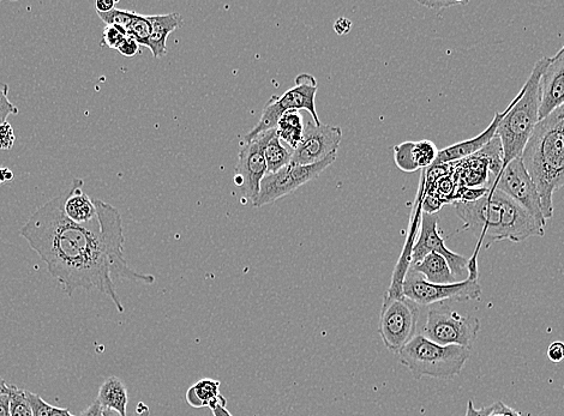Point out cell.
Returning a JSON list of instances; mask_svg holds the SVG:
<instances>
[{
    "label": "cell",
    "mask_w": 564,
    "mask_h": 416,
    "mask_svg": "<svg viewBox=\"0 0 564 416\" xmlns=\"http://www.w3.org/2000/svg\"><path fill=\"white\" fill-rule=\"evenodd\" d=\"M549 59L540 58L534 65L524 87L510 102L506 116L498 124L496 136L501 140L504 166L514 159L521 158L534 128L539 123L540 78Z\"/></svg>",
    "instance_id": "277c9868"
},
{
    "label": "cell",
    "mask_w": 564,
    "mask_h": 416,
    "mask_svg": "<svg viewBox=\"0 0 564 416\" xmlns=\"http://www.w3.org/2000/svg\"><path fill=\"white\" fill-rule=\"evenodd\" d=\"M30 406L33 409V416H51L53 406L47 403L41 396L27 391Z\"/></svg>",
    "instance_id": "4dcf8cb0"
},
{
    "label": "cell",
    "mask_w": 564,
    "mask_h": 416,
    "mask_svg": "<svg viewBox=\"0 0 564 416\" xmlns=\"http://www.w3.org/2000/svg\"><path fill=\"white\" fill-rule=\"evenodd\" d=\"M220 381L212 378H203L201 381L191 385L186 391L185 400L192 408L226 407V399L220 394Z\"/></svg>",
    "instance_id": "d6986e66"
},
{
    "label": "cell",
    "mask_w": 564,
    "mask_h": 416,
    "mask_svg": "<svg viewBox=\"0 0 564 416\" xmlns=\"http://www.w3.org/2000/svg\"><path fill=\"white\" fill-rule=\"evenodd\" d=\"M16 136L14 129L8 122L0 125V150H11L14 148Z\"/></svg>",
    "instance_id": "1f68e13d"
},
{
    "label": "cell",
    "mask_w": 564,
    "mask_h": 416,
    "mask_svg": "<svg viewBox=\"0 0 564 416\" xmlns=\"http://www.w3.org/2000/svg\"><path fill=\"white\" fill-rule=\"evenodd\" d=\"M414 143L416 142L396 144L393 149L395 165L398 166L402 172L414 173L419 171L416 159H414Z\"/></svg>",
    "instance_id": "cb8c5ba5"
},
{
    "label": "cell",
    "mask_w": 564,
    "mask_h": 416,
    "mask_svg": "<svg viewBox=\"0 0 564 416\" xmlns=\"http://www.w3.org/2000/svg\"><path fill=\"white\" fill-rule=\"evenodd\" d=\"M414 159H416V164L420 168H430L435 165L437 160L438 152L436 144L429 140H423L414 143Z\"/></svg>",
    "instance_id": "d4e9b609"
},
{
    "label": "cell",
    "mask_w": 564,
    "mask_h": 416,
    "mask_svg": "<svg viewBox=\"0 0 564 416\" xmlns=\"http://www.w3.org/2000/svg\"><path fill=\"white\" fill-rule=\"evenodd\" d=\"M258 136L262 137L263 154L268 174H274L291 165L293 150L291 152L282 144L276 129L263 132Z\"/></svg>",
    "instance_id": "ffe728a7"
},
{
    "label": "cell",
    "mask_w": 564,
    "mask_h": 416,
    "mask_svg": "<svg viewBox=\"0 0 564 416\" xmlns=\"http://www.w3.org/2000/svg\"><path fill=\"white\" fill-rule=\"evenodd\" d=\"M522 162L538 190L546 220L554 215V194L564 186V119L546 117L534 128Z\"/></svg>",
    "instance_id": "3957f363"
},
{
    "label": "cell",
    "mask_w": 564,
    "mask_h": 416,
    "mask_svg": "<svg viewBox=\"0 0 564 416\" xmlns=\"http://www.w3.org/2000/svg\"><path fill=\"white\" fill-rule=\"evenodd\" d=\"M212 412L214 416H233L226 407L222 406L216 407Z\"/></svg>",
    "instance_id": "ee69618b"
},
{
    "label": "cell",
    "mask_w": 564,
    "mask_h": 416,
    "mask_svg": "<svg viewBox=\"0 0 564 416\" xmlns=\"http://www.w3.org/2000/svg\"><path fill=\"white\" fill-rule=\"evenodd\" d=\"M152 24L148 48L153 57L160 59L167 54V39L174 30L183 26V17L179 12H171L167 15L148 16Z\"/></svg>",
    "instance_id": "ac0fdd59"
},
{
    "label": "cell",
    "mask_w": 564,
    "mask_h": 416,
    "mask_svg": "<svg viewBox=\"0 0 564 416\" xmlns=\"http://www.w3.org/2000/svg\"><path fill=\"white\" fill-rule=\"evenodd\" d=\"M70 185L71 192L64 204L65 215L77 225H87L98 217L95 200L82 191V179H74Z\"/></svg>",
    "instance_id": "e0dca14e"
},
{
    "label": "cell",
    "mask_w": 564,
    "mask_h": 416,
    "mask_svg": "<svg viewBox=\"0 0 564 416\" xmlns=\"http://www.w3.org/2000/svg\"><path fill=\"white\" fill-rule=\"evenodd\" d=\"M104 416H122L116 411H112V409H104ZM129 416H141L140 414H132Z\"/></svg>",
    "instance_id": "7dc6e473"
},
{
    "label": "cell",
    "mask_w": 564,
    "mask_h": 416,
    "mask_svg": "<svg viewBox=\"0 0 564 416\" xmlns=\"http://www.w3.org/2000/svg\"><path fill=\"white\" fill-rule=\"evenodd\" d=\"M106 26H116L128 30L134 21L136 12L123 9H114L107 14H98Z\"/></svg>",
    "instance_id": "83f0119b"
},
{
    "label": "cell",
    "mask_w": 564,
    "mask_h": 416,
    "mask_svg": "<svg viewBox=\"0 0 564 416\" xmlns=\"http://www.w3.org/2000/svg\"><path fill=\"white\" fill-rule=\"evenodd\" d=\"M506 113L507 110L502 113H495V117L492 119L488 129L483 131L482 134L471 138V140L456 143L454 146L440 150L434 166L453 164L455 161H461L479 153L480 150L488 146L492 138L496 136L498 124H500L501 119L506 116Z\"/></svg>",
    "instance_id": "2e32d148"
},
{
    "label": "cell",
    "mask_w": 564,
    "mask_h": 416,
    "mask_svg": "<svg viewBox=\"0 0 564 416\" xmlns=\"http://www.w3.org/2000/svg\"><path fill=\"white\" fill-rule=\"evenodd\" d=\"M455 213L464 221V229L478 237L479 249L497 241L521 243L531 237H544L545 227L518 203L496 189L477 201L454 203Z\"/></svg>",
    "instance_id": "7a4b0ae2"
},
{
    "label": "cell",
    "mask_w": 564,
    "mask_h": 416,
    "mask_svg": "<svg viewBox=\"0 0 564 416\" xmlns=\"http://www.w3.org/2000/svg\"><path fill=\"white\" fill-rule=\"evenodd\" d=\"M550 116L558 120L564 119V104L560 108H557L556 111L552 112Z\"/></svg>",
    "instance_id": "bcb514c9"
},
{
    "label": "cell",
    "mask_w": 564,
    "mask_h": 416,
    "mask_svg": "<svg viewBox=\"0 0 564 416\" xmlns=\"http://www.w3.org/2000/svg\"><path fill=\"white\" fill-rule=\"evenodd\" d=\"M486 189L501 191L510 200L524 208L540 225L546 226V219L538 190L530 174L526 171L521 158L514 159L508 165L503 166L500 174H498L494 182L486 186Z\"/></svg>",
    "instance_id": "8fae6325"
},
{
    "label": "cell",
    "mask_w": 564,
    "mask_h": 416,
    "mask_svg": "<svg viewBox=\"0 0 564 416\" xmlns=\"http://www.w3.org/2000/svg\"><path fill=\"white\" fill-rule=\"evenodd\" d=\"M548 358L552 363H561L564 360V343L560 341L551 343L548 349Z\"/></svg>",
    "instance_id": "e575fe53"
},
{
    "label": "cell",
    "mask_w": 564,
    "mask_h": 416,
    "mask_svg": "<svg viewBox=\"0 0 564 416\" xmlns=\"http://www.w3.org/2000/svg\"><path fill=\"white\" fill-rule=\"evenodd\" d=\"M342 141L340 126L316 125L309 122L304 128V136L297 149L293 150L292 165L309 166L338 153Z\"/></svg>",
    "instance_id": "4fadbf2b"
},
{
    "label": "cell",
    "mask_w": 564,
    "mask_h": 416,
    "mask_svg": "<svg viewBox=\"0 0 564 416\" xmlns=\"http://www.w3.org/2000/svg\"><path fill=\"white\" fill-rule=\"evenodd\" d=\"M0 416H11L9 395L0 396Z\"/></svg>",
    "instance_id": "b9f144b4"
},
{
    "label": "cell",
    "mask_w": 564,
    "mask_h": 416,
    "mask_svg": "<svg viewBox=\"0 0 564 416\" xmlns=\"http://www.w3.org/2000/svg\"><path fill=\"white\" fill-rule=\"evenodd\" d=\"M71 185L30 216L20 235L47 265L48 274L72 297L77 291H96L110 297L120 313L125 311L114 279L154 283L153 275L132 270L124 257L125 237L119 211L95 200L98 217L77 225L65 215Z\"/></svg>",
    "instance_id": "6da1fadb"
},
{
    "label": "cell",
    "mask_w": 564,
    "mask_h": 416,
    "mask_svg": "<svg viewBox=\"0 0 564 416\" xmlns=\"http://www.w3.org/2000/svg\"><path fill=\"white\" fill-rule=\"evenodd\" d=\"M438 221H440L438 214H428L423 213V211L422 214H420V223H422V225H420L419 237L412 247V264L419 263L424 257L428 256L429 253L434 252L446 258L456 281H464L468 276V263H470V258L458 255V253L447 249L440 232H438Z\"/></svg>",
    "instance_id": "7c38bea8"
},
{
    "label": "cell",
    "mask_w": 564,
    "mask_h": 416,
    "mask_svg": "<svg viewBox=\"0 0 564 416\" xmlns=\"http://www.w3.org/2000/svg\"><path fill=\"white\" fill-rule=\"evenodd\" d=\"M443 202L438 200V198L434 195L426 196L423 200V203L420 204V209H422L423 213L428 214H437V211L440 210Z\"/></svg>",
    "instance_id": "836d02e7"
},
{
    "label": "cell",
    "mask_w": 564,
    "mask_h": 416,
    "mask_svg": "<svg viewBox=\"0 0 564 416\" xmlns=\"http://www.w3.org/2000/svg\"><path fill=\"white\" fill-rule=\"evenodd\" d=\"M80 416H104V408L99 401H94Z\"/></svg>",
    "instance_id": "f35d334b"
},
{
    "label": "cell",
    "mask_w": 564,
    "mask_h": 416,
    "mask_svg": "<svg viewBox=\"0 0 564 416\" xmlns=\"http://www.w3.org/2000/svg\"><path fill=\"white\" fill-rule=\"evenodd\" d=\"M104 409H112L122 416L128 415V389L118 377H108L99 389L98 399Z\"/></svg>",
    "instance_id": "7402d4cb"
},
{
    "label": "cell",
    "mask_w": 564,
    "mask_h": 416,
    "mask_svg": "<svg viewBox=\"0 0 564 416\" xmlns=\"http://www.w3.org/2000/svg\"><path fill=\"white\" fill-rule=\"evenodd\" d=\"M128 34L138 42V45L148 47L150 34H152V24H150L149 17L136 12L134 21L128 29Z\"/></svg>",
    "instance_id": "4316f807"
},
{
    "label": "cell",
    "mask_w": 564,
    "mask_h": 416,
    "mask_svg": "<svg viewBox=\"0 0 564 416\" xmlns=\"http://www.w3.org/2000/svg\"><path fill=\"white\" fill-rule=\"evenodd\" d=\"M117 51L120 54H123L126 58H132L140 52V45H138V42L134 38H131V36L128 35V38L124 40L123 44L120 45Z\"/></svg>",
    "instance_id": "d6a6232c"
},
{
    "label": "cell",
    "mask_w": 564,
    "mask_h": 416,
    "mask_svg": "<svg viewBox=\"0 0 564 416\" xmlns=\"http://www.w3.org/2000/svg\"><path fill=\"white\" fill-rule=\"evenodd\" d=\"M352 22L348 18L341 17L334 23L335 33L338 35H346L351 32Z\"/></svg>",
    "instance_id": "8d00e7d4"
},
{
    "label": "cell",
    "mask_w": 564,
    "mask_h": 416,
    "mask_svg": "<svg viewBox=\"0 0 564 416\" xmlns=\"http://www.w3.org/2000/svg\"><path fill=\"white\" fill-rule=\"evenodd\" d=\"M419 3L431 10H442L444 8H450V6L465 4L464 2H442V0H438V2H419Z\"/></svg>",
    "instance_id": "74e56055"
},
{
    "label": "cell",
    "mask_w": 564,
    "mask_h": 416,
    "mask_svg": "<svg viewBox=\"0 0 564 416\" xmlns=\"http://www.w3.org/2000/svg\"><path fill=\"white\" fill-rule=\"evenodd\" d=\"M420 311L407 298L383 297L378 334L390 352L398 354L417 336Z\"/></svg>",
    "instance_id": "52a82bcc"
},
{
    "label": "cell",
    "mask_w": 564,
    "mask_h": 416,
    "mask_svg": "<svg viewBox=\"0 0 564 416\" xmlns=\"http://www.w3.org/2000/svg\"><path fill=\"white\" fill-rule=\"evenodd\" d=\"M8 395L11 416H33V409L28 400L27 390L10 385Z\"/></svg>",
    "instance_id": "484cf974"
},
{
    "label": "cell",
    "mask_w": 564,
    "mask_h": 416,
    "mask_svg": "<svg viewBox=\"0 0 564 416\" xmlns=\"http://www.w3.org/2000/svg\"><path fill=\"white\" fill-rule=\"evenodd\" d=\"M480 330V321L474 316H461L458 312L431 309L426 317L423 336L441 346L473 347Z\"/></svg>",
    "instance_id": "9c48e42d"
},
{
    "label": "cell",
    "mask_w": 564,
    "mask_h": 416,
    "mask_svg": "<svg viewBox=\"0 0 564 416\" xmlns=\"http://www.w3.org/2000/svg\"><path fill=\"white\" fill-rule=\"evenodd\" d=\"M317 89V81L314 76L309 74L298 75L296 86L288 89L285 94L274 95L268 100L263 108L260 122L248 134L244 135L242 143L251 142L263 132L278 128L280 118L288 111H308L314 119V123L321 125L315 106Z\"/></svg>",
    "instance_id": "8992f818"
},
{
    "label": "cell",
    "mask_w": 564,
    "mask_h": 416,
    "mask_svg": "<svg viewBox=\"0 0 564 416\" xmlns=\"http://www.w3.org/2000/svg\"><path fill=\"white\" fill-rule=\"evenodd\" d=\"M9 394V385L0 377V396Z\"/></svg>",
    "instance_id": "f6af8a7d"
},
{
    "label": "cell",
    "mask_w": 564,
    "mask_h": 416,
    "mask_svg": "<svg viewBox=\"0 0 564 416\" xmlns=\"http://www.w3.org/2000/svg\"><path fill=\"white\" fill-rule=\"evenodd\" d=\"M509 416H522L519 412L514 411V409H510Z\"/></svg>",
    "instance_id": "c3c4849f"
},
{
    "label": "cell",
    "mask_w": 564,
    "mask_h": 416,
    "mask_svg": "<svg viewBox=\"0 0 564 416\" xmlns=\"http://www.w3.org/2000/svg\"><path fill=\"white\" fill-rule=\"evenodd\" d=\"M411 267L417 273L422 274L426 281L435 283V285H450V283L458 282L446 258L434 252L429 253L419 263L412 264Z\"/></svg>",
    "instance_id": "44dd1931"
},
{
    "label": "cell",
    "mask_w": 564,
    "mask_h": 416,
    "mask_svg": "<svg viewBox=\"0 0 564 416\" xmlns=\"http://www.w3.org/2000/svg\"><path fill=\"white\" fill-rule=\"evenodd\" d=\"M281 142H285L292 148L297 149L304 136L303 117L298 111H288L282 116L276 128Z\"/></svg>",
    "instance_id": "603a6c76"
},
{
    "label": "cell",
    "mask_w": 564,
    "mask_h": 416,
    "mask_svg": "<svg viewBox=\"0 0 564 416\" xmlns=\"http://www.w3.org/2000/svg\"><path fill=\"white\" fill-rule=\"evenodd\" d=\"M20 110L9 99V86L0 83V125L6 123L10 116H17Z\"/></svg>",
    "instance_id": "f546056e"
},
{
    "label": "cell",
    "mask_w": 564,
    "mask_h": 416,
    "mask_svg": "<svg viewBox=\"0 0 564 416\" xmlns=\"http://www.w3.org/2000/svg\"><path fill=\"white\" fill-rule=\"evenodd\" d=\"M14 179V172L6 167H0V185H5L12 182Z\"/></svg>",
    "instance_id": "60d3db41"
},
{
    "label": "cell",
    "mask_w": 564,
    "mask_h": 416,
    "mask_svg": "<svg viewBox=\"0 0 564 416\" xmlns=\"http://www.w3.org/2000/svg\"><path fill=\"white\" fill-rule=\"evenodd\" d=\"M402 293L405 298L418 306H430L447 301L462 303V301L479 300L482 287L478 280L473 279L450 283V285H435L426 281L422 274L410 267L402 285Z\"/></svg>",
    "instance_id": "ba28073f"
},
{
    "label": "cell",
    "mask_w": 564,
    "mask_h": 416,
    "mask_svg": "<svg viewBox=\"0 0 564 416\" xmlns=\"http://www.w3.org/2000/svg\"><path fill=\"white\" fill-rule=\"evenodd\" d=\"M267 174L268 168L264 160L262 137L257 136L251 142L242 143L234 184L244 190L246 198H249L252 203L260 194L262 180Z\"/></svg>",
    "instance_id": "5bb4252c"
},
{
    "label": "cell",
    "mask_w": 564,
    "mask_h": 416,
    "mask_svg": "<svg viewBox=\"0 0 564 416\" xmlns=\"http://www.w3.org/2000/svg\"><path fill=\"white\" fill-rule=\"evenodd\" d=\"M465 416H489L488 408L484 407L482 409H476L473 406V402H468L467 411Z\"/></svg>",
    "instance_id": "ab89813d"
},
{
    "label": "cell",
    "mask_w": 564,
    "mask_h": 416,
    "mask_svg": "<svg viewBox=\"0 0 564 416\" xmlns=\"http://www.w3.org/2000/svg\"><path fill=\"white\" fill-rule=\"evenodd\" d=\"M564 104V45L556 53L555 57L549 59L540 78V120L549 117L550 114Z\"/></svg>",
    "instance_id": "9a60e30c"
},
{
    "label": "cell",
    "mask_w": 564,
    "mask_h": 416,
    "mask_svg": "<svg viewBox=\"0 0 564 416\" xmlns=\"http://www.w3.org/2000/svg\"><path fill=\"white\" fill-rule=\"evenodd\" d=\"M128 30L116 26H106L102 32V45L112 50H118L124 40L128 38Z\"/></svg>",
    "instance_id": "f1b7e54d"
},
{
    "label": "cell",
    "mask_w": 564,
    "mask_h": 416,
    "mask_svg": "<svg viewBox=\"0 0 564 416\" xmlns=\"http://www.w3.org/2000/svg\"><path fill=\"white\" fill-rule=\"evenodd\" d=\"M470 357V349L437 345L423 335L414 337L398 353L400 363L417 381L424 377L448 379L459 376Z\"/></svg>",
    "instance_id": "5b68a950"
},
{
    "label": "cell",
    "mask_w": 564,
    "mask_h": 416,
    "mask_svg": "<svg viewBox=\"0 0 564 416\" xmlns=\"http://www.w3.org/2000/svg\"><path fill=\"white\" fill-rule=\"evenodd\" d=\"M96 14H107L116 9V2L114 0H96L94 4Z\"/></svg>",
    "instance_id": "d590c367"
},
{
    "label": "cell",
    "mask_w": 564,
    "mask_h": 416,
    "mask_svg": "<svg viewBox=\"0 0 564 416\" xmlns=\"http://www.w3.org/2000/svg\"><path fill=\"white\" fill-rule=\"evenodd\" d=\"M51 416H76L72 415L68 409L53 407Z\"/></svg>",
    "instance_id": "7bdbcfd3"
},
{
    "label": "cell",
    "mask_w": 564,
    "mask_h": 416,
    "mask_svg": "<svg viewBox=\"0 0 564 416\" xmlns=\"http://www.w3.org/2000/svg\"><path fill=\"white\" fill-rule=\"evenodd\" d=\"M336 156H338V153L328 156L327 159L315 165L299 166L291 164L282 168L279 172L267 174L262 180L260 194L252 204L256 208H261L292 194L300 186L320 177L321 173L334 164Z\"/></svg>",
    "instance_id": "30bf717a"
}]
</instances>
